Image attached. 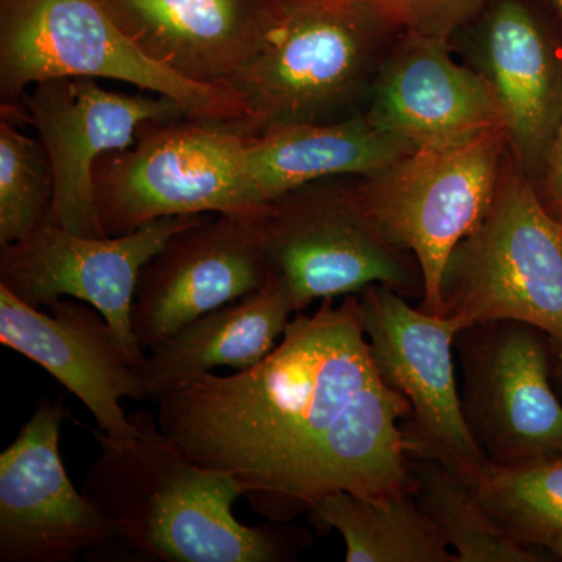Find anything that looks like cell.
Listing matches in <instances>:
<instances>
[{
	"instance_id": "1",
	"label": "cell",
	"mask_w": 562,
	"mask_h": 562,
	"mask_svg": "<svg viewBox=\"0 0 562 562\" xmlns=\"http://www.w3.org/2000/svg\"><path fill=\"white\" fill-rule=\"evenodd\" d=\"M412 406L372 360L358 295L297 313L249 369L209 372L158 403L160 430L190 460L227 473L269 522L335 492H414L403 424Z\"/></svg>"
},
{
	"instance_id": "2",
	"label": "cell",
	"mask_w": 562,
	"mask_h": 562,
	"mask_svg": "<svg viewBox=\"0 0 562 562\" xmlns=\"http://www.w3.org/2000/svg\"><path fill=\"white\" fill-rule=\"evenodd\" d=\"M131 419L138 432L122 441L83 425L101 453L81 492L113 528L106 550L121 549L132 561L281 562L308 546L302 530L239 522L233 505L243 495L231 475L181 453L154 414Z\"/></svg>"
},
{
	"instance_id": "3",
	"label": "cell",
	"mask_w": 562,
	"mask_h": 562,
	"mask_svg": "<svg viewBox=\"0 0 562 562\" xmlns=\"http://www.w3.org/2000/svg\"><path fill=\"white\" fill-rule=\"evenodd\" d=\"M368 0H276L257 54L225 81L244 138L366 113L402 35Z\"/></svg>"
},
{
	"instance_id": "4",
	"label": "cell",
	"mask_w": 562,
	"mask_h": 562,
	"mask_svg": "<svg viewBox=\"0 0 562 562\" xmlns=\"http://www.w3.org/2000/svg\"><path fill=\"white\" fill-rule=\"evenodd\" d=\"M436 316L460 330L525 322L562 350V221L512 151L486 216L450 255Z\"/></svg>"
},
{
	"instance_id": "5",
	"label": "cell",
	"mask_w": 562,
	"mask_h": 562,
	"mask_svg": "<svg viewBox=\"0 0 562 562\" xmlns=\"http://www.w3.org/2000/svg\"><path fill=\"white\" fill-rule=\"evenodd\" d=\"M63 77L125 81L179 103L192 120L235 128L241 111L224 88L184 80L151 61L102 0H3L0 24L2 109L33 85Z\"/></svg>"
},
{
	"instance_id": "6",
	"label": "cell",
	"mask_w": 562,
	"mask_h": 562,
	"mask_svg": "<svg viewBox=\"0 0 562 562\" xmlns=\"http://www.w3.org/2000/svg\"><path fill=\"white\" fill-rule=\"evenodd\" d=\"M94 198L105 236L165 217L255 214L246 138L228 125L180 116L144 125L127 149L95 162Z\"/></svg>"
},
{
	"instance_id": "7",
	"label": "cell",
	"mask_w": 562,
	"mask_h": 562,
	"mask_svg": "<svg viewBox=\"0 0 562 562\" xmlns=\"http://www.w3.org/2000/svg\"><path fill=\"white\" fill-rule=\"evenodd\" d=\"M353 177L303 184L260 211L272 276L286 284L297 313L314 301L357 295L371 284L424 299L419 262L380 232L358 199Z\"/></svg>"
},
{
	"instance_id": "8",
	"label": "cell",
	"mask_w": 562,
	"mask_h": 562,
	"mask_svg": "<svg viewBox=\"0 0 562 562\" xmlns=\"http://www.w3.org/2000/svg\"><path fill=\"white\" fill-rule=\"evenodd\" d=\"M505 132L414 150L371 176H355L358 199L387 241L419 262L422 312L436 316L450 255L483 221L509 157Z\"/></svg>"
},
{
	"instance_id": "9",
	"label": "cell",
	"mask_w": 562,
	"mask_h": 562,
	"mask_svg": "<svg viewBox=\"0 0 562 562\" xmlns=\"http://www.w3.org/2000/svg\"><path fill=\"white\" fill-rule=\"evenodd\" d=\"M358 295L376 371L412 406L403 424L412 458H431L472 480L491 462L473 438L454 376V322L414 308L384 284Z\"/></svg>"
},
{
	"instance_id": "10",
	"label": "cell",
	"mask_w": 562,
	"mask_h": 562,
	"mask_svg": "<svg viewBox=\"0 0 562 562\" xmlns=\"http://www.w3.org/2000/svg\"><path fill=\"white\" fill-rule=\"evenodd\" d=\"M546 338L519 321L484 322L458 333L465 420L498 468L562 458V403L550 382Z\"/></svg>"
},
{
	"instance_id": "11",
	"label": "cell",
	"mask_w": 562,
	"mask_h": 562,
	"mask_svg": "<svg viewBox=\"0 0 562 562\" xmlns=\"http://www.w3.org/2000/svg\"><path fill=\"white\" fill-rule=\"evenodd\" d=\"M203 216L165 217L103 238L77 235L44 221L22 241L0 246V286L35 308L63 297L90 303L144 368L147 357L132 328L139 273L176 233Z\"/></svg>"
},
{
	"instance_id": "12",
	"label": "cell",
	"mask_w": 562,
	"mask_h": 562,
	"mask_svg": "<svg viewBox=\"0 0 562 562\" xmlns=\"http://www.w3.org/2000/svg\"><path fill=\"white\" fill-rule=\"evenodd\" d=\"M22 102L54 173V201L46 221L90 238L105 236L95 209V162L133 146L149 122L187 116L165 95L120 94L88 77L40 81Z\"/></svg>"
},
{
	"instance_id": "13",
	"label": "cell",
	"mask_w": 562,
	"mask_h": 562,
	"mask_svg": "<svg viewBox=\"0 0 562 562\" xmlns=\"http://www.w3.org/2000/svg\"><path fill=\"white\" fill-rule=\"evenodd\" d=\"M63 397L41 398L0 454V562H72L105 552L109 520L70 482L60 453Z\"/></svg>"
},
{
	"instance_id": "14",
	"label": "cell",
	"mask_w": 562,
	"mask_h": 562,
	"mask_svg": "<svg viewBox=\"0 0 562 562\" xmlns=\"http://www.w3.org/2000/svg\"><path fill=\"white\" fill-rule=\"evenodd\" d=\"M271 276L260 211L206 214L140 271L132 305L136 341L150 350L203 314L260 290Z\"/></svg>"
},
{
	"instance_id": "15",
	"label": "cell",
	"mask_w": 562,
	"mask_h": 562,
	"mask_svg": "<svg viewBox=\"0 0 562 562\" xmlns=\"http://www.w3.org/2000/svg\"><path fill=\"white\" fill-rule=\"evenodd\" d=\"M49 314L0 286V342L36 362L76 395L113 439L138 432L122 398L146 401L143 366L133 360L120 336L98 308L63 297Z\"/></svg>"
},
{
	"instance_id": "16",
	"label": "cell",
	"mask_w": 562,
	"mask_h": 562,
	"mask_svg": "<svg viewBox=\"0 0 562 562\" xmlns=\"http://www.w3.org/2000/svg\"><path fill=\"white\" fill-rule=\"evenodd\" d=\"M366 114L414 150L447 149L505 132L490 81L454 60L450 41L406 32L380 68Z\"/></svg>"
},
{
	"instance_id": "17",
	"label": "cell",
	"mask_w": 562,
	"mask_h": 562,
	"mask_svg": "<svg viewBox=\"0 0 562 562\" xmlns=\"http://www.w3.org/2000/svg\"><path fill=\"white\" fill-rule=\"evenodd\" d=\"M151 61L224 87L260 49L276 0H102Z\"/></svg>"
},
{
	"instance_id": "18",
	"label": "cell",
	"mask_w": 562,
	"mask_h": 562,
	"mask_svg": "<svg viewBox=\"0 0 562 562\" xmlns=\"http://www.w3.org/2000/svg\"><path fill=\"white\" fill-rule=\"evenodd\" d=\"M473 69L490 81L509 150L528 173L543 161L562 117V72L541 25L519 0L484 10Z\"/></svg>"
},
{
	"instance_id": "19",
	"label": "cell",
	"mask_w": 562,
	"mask_h": 562,
	"mask_svg": "<svg viewBox=\"0 0 562 562\" xmlns=\"http://www.w3.org/2000/svg\"><path fill=\"white\" fill-rule=\"evenodd\" d=\"M292 314L286 284L271 276L260 290L190 322L149 350L146 401L160 403L217 368L238 372L258 364L276 349Z\"/></svg>"
},
{
	"instance_id": "20",
	"label": "cell",
	"mask_w": 562,
	"mask_h": 562,
	"mask_svg": "<svg viewBox=\"0 0 562 562\" xmlns=\"http://www.w3.org/2000/svg\"><path fill=\"white\" fill-rule=\"evenodd\" d=\"M413 147L380 131L368 114L331 124L290 125L246 138V179L257 206L313 181L371 176Z\"/></svg>"
},
{
	"instance_id": "21",
	"label": "cell",
	"mask_w": 562,
	"mask_h": 562,
	"mask_svg": "<svg viewBox=\"0 0 562 562\" xmlns=\"http://www.w3.org/2000/svg\"><path fill=\"white\" fill-rule=\"evenodd\" d=\"M317 531H338L347 562H457L414 492L364 498L335 492L306 513Z\"/></svg>"
},
{
	"instance_id": "22",
	"label": "cell",
	"mask_w": 562,
	"mask_h": 562,
	"mask_svg": "<svg viewBox=\"0 0 562 562\" xmlns=\"http://www.w3.org/2000/svg\"><path fill=\"white\" fill-rule=\"evenodd\" d=\"M414 497L457 562L546 561L503 530L464 476L431 458H413Z\"/></svg>"
},
{
	"instance_id": "23",
	"label": "cell",
	"mask_w": 562,
	"mask_h": 562,
	"mask_svg": "<svg viewBox=\"0 0 562 562\" xmlns=\"http://www.w3.org/2000/svg\"><path fill=\"white\" fill-rule=\"evenodd\" d=\"M468 482L503 530L562 558V458L514 468L490 464Z\"/></svg>"
},
{
	"instance_id": "24",
	"label": "cell",
	"mask_w": 562,
	"mask_h": 562,
	"mask_svg": "<svg viewBox=\"0 0 562 562\" xmlns=\"http://www.w3.org/2000/svg\"><path fill=\"white\" fill-rule=\"evenodd\" d=\"M54 173L43 143L0 120V246L31 236L49 216Z\"/></svg>"
},
{
	"instance_id": "25",
	"label": "cell",
	"mask_w": 562,
	"mask_h": 562,
	"mask_svg": "<svg viewBox=\"0 0 562 562\" xmlns=\"http://www.w3.org/2000/svg\"><path fill=\"white\" fill-rule=\"evenodd\" d=\"M398 31L452 41L492 0H368Z\"/></svg>"
},
{
	"instance_id": "26",
	"label": "cell",
	"mask_w": 562,
	"mask_h": 562,
	"mask_svg": "<svg viewBox=\"0 0 562 562\" xmlns=\"http://www.w3.org/2000/svg\"><path fill=\"white\" fill-rule=\"evenodd\" d=\"M543 166L547 192L553 205L562 213V117L543 157Z\"/></svg>"
},
{
	"instance_id": "27",
	"label": "cell",
	"mask_w": 562,
	"mask_h": 562,
	"mask_svg": "<svg viewBox=\"0 0 562 562\" xmlns=\"http://www.w3.org/2000/svg\"><path fill=\"white\" fill-rule=\"evenodd\" d=\"M550 3L558 10V13L562 16V0H549Z\"/></svg>"
},
{
	"instance_id": "28",
	"label": "cell",
	"mask_w": 562,
	"mask_h": 562,
	"mask_svg": "<svg viewBox=\"0 0 562 562\" xmlns=\"http://www.w3.org/2000/svg\"><path fill=\"white\" fill-rule=\"evenodd\" d=\"M557 380L561 383L562 386V366H558L557 368Z\"/></svg>"
}]
</instances>
